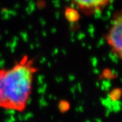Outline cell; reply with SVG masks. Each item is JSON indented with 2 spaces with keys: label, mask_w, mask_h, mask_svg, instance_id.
Instances as JSON below:
<instances>
[{
  "label": "cell",
  "mask_w": 122,
  "mask_h": 122,
  "mask_svg": "<svg viewBox=\"0 0 122 122\" xmlns=\"http://www.w3.org/2000/svg\"><path fill=\"white\" fill-rule=\"evenodd\" d=\"M37 71L27 55L12 67L0 69V109L20 112L26 109Z\"/></svg>",
  "instance_id": "cell-1"
},
{
  "label": "cell",
  "mask_w": 122,
  "mask_h": 122,
  "mask_svg": "<svg viewBox=\"0 0 122 122\" xmlns=\"http://www.w3.org/2000/svg\"><path fill=\"white\" fill-rule=\"evenodd\" d=\"M105 39L113 55L122 61V8L113 15Z\"/></svg>",
  "instance_id": "cell-2"
},
{
  "label": "cell",
  "mask_w": 122,
  "mask_h": 122,
  "mask_svg": "<svg viewBox=\"0 0 122 122\" xmlns=\"http://www.w3.org/2000/svg\"><path fill=\"white\" fill-rule=\"evenodd\" d=\"M79 12L91 16L107 8L114 0H68Z\"/></svg>",
  "instance_id": "cell-3"
}]
</instances>
